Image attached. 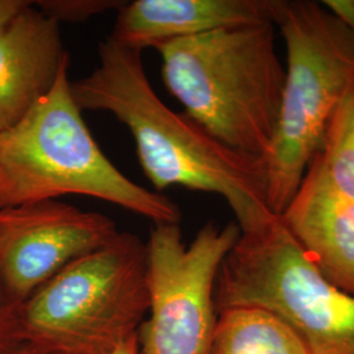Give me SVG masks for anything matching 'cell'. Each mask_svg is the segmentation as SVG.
I'll use <instances>...</instances> for the list:
<instances>
[{
  "mask_svg": "<svg viewBox=\"0 0 354 354\" xmlns=\"http://www.w3.org/2000/svg\"><path fill=\"white\" fill-rule=\"evenodd\" d=\"M71 91L82 111L113 114L129 129L156 190L183 187L221 196L241 232L277 216L269 206L266 160L231 150L189 115L171 109L152 88L140 51L105 38L99 64L71 82Z\"/></svg>",
  "mask_w": 354,
  "mask_h": 354,
  "instance_id": "obj_1",
  "label": "cell"
},
{
  "mask_svg": "<svg viewBox=\"0 0 354 354\" xmlns=\"http://www.w3.org/2000/svg\"><path fill=\"white\" fill-rule=\"evenodd\" d=\"M165 87L193 121L234 151L266 160L286 71L276 26L218 29L156 48Z\"/></svg>",
  "mask_w": 354,
  "mask_h": 354,
  "instance_id": "obj_2",
  "label": "cell"
},
{
  "mask_svg": "<svg viewBox=\"0 0 354 354\" xmlns=\"http://www.w3.org/2000/svg\"><path fill=\"white\" fill-rule=\"evenodd\" d=\"M64 64L50 92L15 127L0 131V209L86 196L155 223H178L168 197L125 176L105 156L84 122Z\"/></svg>",
  "mask_w": 354,
  "mask_h": 354,
  "instance_id": "obj_3",
  "label": "cell"
},
{
  "mask_svg": "<svg viewBox=\"0 0 354 354\" xmlns=\"http://www.w3.org/2000/svg\"><path fill=\"white\" fill-rule=\"evenodd\" d=\"M149 304L146 244L118 232L16 308V339L59 354L113 353L138 332Z\"/></svg>",
  "mask_w": 354,
  "mask_h": 354,
  "instance_id": "obj_4",
  "label": "cell"
},
{
  "mask_svg": "<svg viewBox=\"0 0 354 354\" xmlns=\"http://www.w3.org/2000/svg\"><path fill=\"white\" fill-rule=\"evenodd\" d=\"M274 26L286 45V77L266 163L269 206L279 215L320 150L332 115L354 91V35L311 0H279Z\"/></svg>",
  "mask_w": 354,
  "mask_h": 354,
  "instance_id": "obj_5",
  "label": "cell"
},
{
  "mask_svg": "<svg viewBox=\"0 0 354 354\" xmlns=\"http://www.w3.org/2000/svg\"><path fill=\"white\" fill-rule=\"evenodd\" d=\"M215 307H260L286 322L310 354H354V295L326 279L279 215L241 231L215 283Z\"/></svg>",
  "mask_w": 354,
  "mask_h": 354,
  "instance_id": "obj_6",
  "label": "cell"
},
{
  "mask_svg": "<svg viewBox=\"0 0 354 354\" xmlns=\"http://www.w3.org/2000/svg\"><path fill=\"white\" fill-rule=\"evenodd\" d=\"M241 235L236 222L206 223L189 244L178 223H155L147 250L149 313L138 328L140 354H210L221 266Z\"/></svg>",
  "mask_w": 354,
  "mask_h": 354,
  "instance_id": "obj_7",
  "label": "cell"
},
{
  "mask_svg": "<svg viewBox=\"0 0 354 354\" xmlns=\"http://www.w3.org/2000/svg\"><path fill=\"white\" fill-rule=\"evenodd\" d=\"M114 221L58 200L0 209V286L17 308L66 266L113 241Z\"/></svg>",
  "mask_w": 354,
  "mask_h": 354,
  "instance_id": "obj_8",
  "label": "cell"
},
{
  "mask_svg": "<svg viewBox=\"0 0 354 354\" xmlns=\"http://www.w3.org/2000/svg\"><path fill=\"white\" fill-rule=\"evenodd\" d=\"M33 4L0 33V131L24 118L70 62L61 26Z\"/></svg>",
  "mask_w": 354,
  "mask_h": 354,
  "instance_id": "obj_9",
  "label": "cell"
},
{
  "mask_svg": "<svg viewBox=\"0 0 354 354\" xmlns=\"http://www.w3.org/2000/svg\"><path fill=\"white\" fill-rule=\"evenodd\" d=\"M279 0H134L117 15L111 37L140 51L234 26L273 23Z\"/></svg>",
  "mask_w": 354,
  "mask_h": 354,
  "instance_id": "obj_10",
  "label": "cell"
},
{
  "mask_svg": "<svg viewBox=\"0 0 354 354\" xmlns=\"http://www.w3.org/2000/svg\"><path fill=\"white\" fill-rule=\"evenodd\" d=\"M279 218L320 273L354 295V200L335 189L311 162Z\"/></svg>",
  "mask_w": 354,
  "mask_h": 354,
  "instance_id": "obj_11",
  "label": "cell"
},
{
  "mask_svg": "<svg viewBox=\"0 0 354 354\" xmlns=\"http://www.w3.org/2000/svg\"><path fill=\"white\" fill-rule=\"evenodd\" d=\"M210 354H310L299 335L260 307H230L218 313Z\"/></svg>",
  "mask_w": 354,
  "mask_h": 354,
  "instance_id": "obj_12",
  "label": "cell"
},
{
  "mask_svg": "<svg viewBox=\"0 0 354 354\" xmlns=\"http://www.w3.org/2000/svg\"><path fill=\"white\" fill-rule=\"evenodd\" d=\"M313 162L335 189L354 200V91L332 115Z\"/></svg>",
  "mask_w": 354,
  "mask_h": 354,
  "instance_id": "obj_13",
  "label": "cell"
},
{
  "mask_svg": "<svg viewBox=\"0 0 354 354\" xmlns=\"http://www.w3.org/2000/svg\"><path fill=\"white\" fill-rule=\"evenodd\" d=\"M127 1L114 0H44L35 1L48 17L59 23H83L100 13L120 10Z\"/></svg>",
  "mask_w": 354,
  "mask_h": 354,
  "instance_id": "obj_14",
  "label": "cell"
},
{
  "mask_svg": "<svg viewBox=\"0 0 354 354\" xmlns=\"http://www.w3.org/2000/svg\"><path fill=\"white\" fill-rule=\"evenodd\" d=\"M15 313L16 308L10 304L0 286V354L7 352L19 342L16 339Z\"/></svg>",
  "mask_w": 354,
  "mask_h": 354,
  "instance_id": "obj_15",
  "label": "cell"
},
{
  "mask_svg": "<svg viewBox=\"0 0 354 354\" xmlns=\"http://www.w3.org/2000/svg\"><path fill=\"white\" fill-rule=\"evenodd\" d=\"M322 3L354 35V0H324Z\"/></svg>",
  "mask_w": 354,
  "mask_h": 354,
  "instance_id": "obj_16",
  "label": "cell"
},
{
  "mask_svg": "<svg viewBox=\"0 0 354 354\" xmlns=\"http://www.w3.org/2000/svg\"><path fill=\"white\" fill-rule=\"evenodd\" d=\"M26 0H0V33L30 4Z\"/></svg>",
  "mask_w": 354,
  "mask_h": 354,
  "instance_id": "obj_17",
  "label": "cell"
},
{
  "mask_svg": "<svg viewBox=\"0 0 354 354\" xmlns=\"http://www.w3.org/2000/svg\"><path fill=\"white\" fill-rule=\"evenodd\" d=\"M3 354H59L55 353V352H51V351H46V349H42L39 346L36 345H32V344H28V342H17L16 345H13L11 349H8L7 352H4Z\"/></svg>",
  "mask_w": 354,
  "mask_h": 354,
  "instance_id": "obj_18",
  "label": "cell"
},
{
  "mask_svg": "<svg viewBox=\"0 0 354 354\" xmlns=\"http://www.w3.org/2000/svg\"><path fill=\"white\" fill-rule=\"evenodd\" d=\"M111 354H140V344H138V332L131 336L129 340L121 344L113 353Z\"/></svg>",
  "mask_w": 354,
  "mask_h": 354,
  "instance_id": "obj_19",
  "label": "cell"
}]
</instances>
